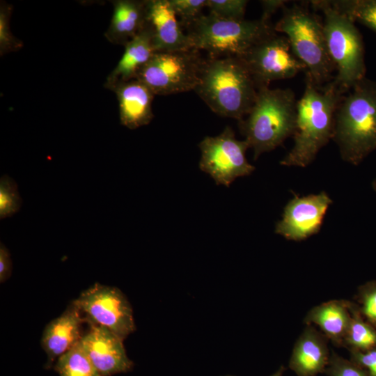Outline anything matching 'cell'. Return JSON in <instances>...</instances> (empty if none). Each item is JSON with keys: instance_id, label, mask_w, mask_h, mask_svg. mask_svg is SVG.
<instances>
[{"instance_id": "2", "label": "cell", "mask_w": 376, "mask_h": 376, "mask_svg": "<svg viewBox=\"0 0 376 376\" xmlns=\"http://www.w3.org/2000/svg\"><path fill=\"white\" fill-rule=\"evenodd\" d=\"M194 91L213 112L239 121L251 110L258 88L240 57L224 56L205 59Z\"/></svg>"}, {"instance_id": "23", "label": "cell", "mask_w": 376, "mask_h": 376, "mask_svg": "<svg viewBox=\"0 0 376 376\" xmlns=\"http://www.w3.org/2000/svg\"><path fill=\"white\" fill-rule=\"evenodd\" d=\"M330 2L352 22L362 24L376 33V0H334Z\"/></svg>"}, {"instance_id": "15", "label": "cell", "mask_w": 376, "mask_h": 376, "mask_svg": "<svg viewBox=\"0 0 376 376\" xmlns=\"http://www.w3.org/2000/svg\"><path fill=\"white\" fill-rule=\"evenodd\" d=\"M146 22L157 52L194 49L169 0H146Z\"/></svg>"}, {"instance_id": "16", "label": "cell", "mask_w": 376, "mask_h": 376, "mask_svg": "<svg viewBox=\"0 0 376 376\" xmlns=\"http://www.w3.org/2000/svg\"><path fill=\"white\" fill-rule=\"evenodd\" d=\"M111 91L118 100L122 125L135 130L151 122L154 117L152 103L155 95L144 83L134 79L117 84Z\"/></svg>"}, {"instance_id": "29", "label": "cell", "mask_w": 376, "mask_h": 376, "mask_svg": "<svg viewBox=\"0 0 376 376\" xmlns=\"http://www.w3.org/2000/svg\"><path fill=\"white\" fill-rule=\"evenodd\" d=\"M324 373L327 376H368L364 368L334 352H331Z\"/></svg>"}, {"instance_id": "20", "label": "cell", "mask_w": 376, "mask_h": 376, "mask_svg": "<svg viewBox=\"0 0 376 376\" xmlns=\"http://www.w3.org/2000/svg\"><path fill=\"white\" fill-rule=\"evenodd\" d=\"M350 302L334 299L315 306L307 313L304 322L315 324L334 345L342 347L351 319Z\"/></svg>"}, {"instance_id": "9", "label": "cell", "mask_w": 376, "mask_h": 376, "mask_svg": "<svg viewBox=\"0 0 376 376\" xmlns=\"http://www.w3.org/2000/svg\"><path fill=\"white\" fill-rule=\"evenodd\" d=\"M73 301L88 324L103 326L123 340L136 330L132 306L116 287L95 283Z\"/></svg>"}, {"instance_id": "17", "label": "cell", "mask_w": 376, "mask_h": 376, "mask_svg": "<svg viewBox=\"0 0 376 376\" xmlns=\"http://www.w3.org/2000/svg\"><path fill=\"white\" fill-rule=\"evenodd\" d=\"M328 339L314 327L307 324L296 340L288 366L297 376L324 373L330 354Z\"/></svg>"}, {"instance_id": "6", "label": "cell", "mask_w": 376, "mask_h": 376, "mask_svg": "<svg viewBox=\"0 0 376 376\" xmlns=\"http://www.w3.org/2000/svg\"><path fill=\"white\" fill-rule=\"evenodd\" d=\"M309 2L314 10L323 14L327 47L336 72L334 81L346 93L366 77L362 36L355 23L338 11L330 1Z\"/></svg>"}, {"instance_id": "3", "label": "cell", "mask_w": 376, "mask_h": 376, "mask_svg": "<svg viewBox=\"0 0 376 376\" xmlns=\"http://www.w3.org/2000/svg\"><path fill=\"white\" fill-rule=\"evenodd\" d=\"M332 140L342 159L353 165L376 149V81L366 77L344 95L336 111Z\"/></svg>"}, {"instance_id": "24", "label": "cell", "mask_w": 376, "mask_h": 376, "mask_svg": "<svg viewBox=\"0 0 376 376\" xmlns=\"http://www.w3.org/2000/svg\"><path fill=\"white\" fill-rule=\"evenodd\" d=\"M13 11L11 4L1 1L0 3V55L18 51L23 43L15 38L11 32L10 26V16Z\"/></svg>"}, {"instance_id": "10", "label": "cell", "mask_w": 376, "mask_h": 376, "mask_svg": "<svg viewBox=\"0 0 376 376\" xmlns=\"http://www.w3.org/2000/svg\"><path fill=\"white\" fill-rule=\"evenodd\" d=\"M198 147L201 152L199 168L217 185L229 187L236 178L249 175L255 170L246 157L248 143L237 140L228 126L217 136L205 137Z\"/></svg>"}, {"instance_id": "18", "label": "cell", "mask_w": 376, "mask_h": 376, "mask_svg": "<svg viewBox=\"0 0 376 376\" xmlns=\"http://www.w3.org/2000/svg\"><path fill=\"white\" fill-rule=\"evenodd\" d=\"M124 48L120 59L104 83V87L109 90L118 83L136 79L140 70L157 52L152 31L147 22L144 29Z\"/></svg>"}, {"instance_id": "32", "label": "cell", "mask_w": 376, "mask_h": 376, "mask_svg": "<svg viewBox=\"0 0 376 376\" xmlns=\"http://www.w3.org/2000/svg\"><path fill=\"white\" fill-rule=\"evenodd\" d=\"M260 4L263 9L262 19L266 21H270L271 17L279 9H282L287 3L288 1L284 0H263L260 1Z\"/></svg>"}, {"instance_id": "4", "label": "cell", "mask_w": 376, "mask_h": 376, "mask_svg": "<svg viewBox=\"0 0 376 376\" xmlns=\"http://www.w3.org/2000/svg\"><path fill=\"white\" fill-rule=\"evenodd\" d=\"M297 100L295 92L289 88H258L251 110L239 120L240 132L253 150L254 160L292 136Z\"/></svg>"}, {"instance_id": "14", "label": "cell", "mask_w": 376, "mask_h": 376, "mask_svg": "<svg viewBox=\"0 0 376 376\" xmlns=\"http://www.w3.org/2000/svg\"><path fill=\"white\" fill-rule=\"evenodd\" d=\"M78 306L72 301L58 317L50 321L45 327L40 340L41 347L47 354L46 369L82 338V324L85 323Z\"/></svg>"}, {"instance_id": "11", "label": "cell", "mask_w": 376, "mask_h": 376, "mask_svg": "<svg viewBox=\"0 0 376 376\" xmlns=\"http://www.w3.org/2000/svg\"><path fill=\"white\" fill-rule=\"evenodd\" d=\"M240 58L249 68L257 88L306 71V66L292 52L287 37L276 32L258 42Z\"/></svg>"}, {"instance_id": "8", "label": "cell", "mask_w": 376, "mask_h": 376, "mask_svg": "<svg viewBox=\"0 0 376 376\" xmlns=\"http://www.w3.org/2000/svg\"><path fill=\"white\" fill-rule=\"evenodd\" d=\"M199 52L196 49L157 52L136 79L144 83L155 95L194 91L205 61Z\"/></svg>"}, {"instance_id": "7", "label": "cell", "mask_w": 376, "mask_h": 376, "mask_svg": "<svg viewBox=\"0 0 376 376\" xmlns=\"http://www.w3.org/2000/svg\"><path fill=\"white\" fill-rule=\"evenodd\" d=\"M192 47L210 57L244 56L253 45L274 33V25L258 19H226L211 13L202 15L189 26Z\"/></svg>"}, {"instance_id": "21", "label": "cell", "mask_w": 376, "mask_h": 376, "mask_svg": "<svg viewBox=\"0 0 376 376\" xmlns=\"http://www.w3.org/2000/svg\"><path fill=\"white\" fill-rule=\"evenodd\" d=\"M350 311L351 319L343 347L359 352L376 347V329L363 318L357 304L350 301Z\"/></svg>"}, {"instance_id": "12", "label": "cell", "mask_w": 376, "mask_h": 376, "mask_svg": "<svg viewBox=\"0 0 376 376\" xmlns=\"http://www.w3.org/2000/svg\"><path fill=\"white\" fill-rule=\"evenodd\" d=\"M332 203L324 191L305 196H294L284 207L275 233L289 240L301 241L317 234Z\"/></svg>"}, {"instance_id": "5", "label": "cell", "mask_w": 376, "mask_h": 376, "mask_svg": "<svg viewBox=\"0 0 376 376\" xmlns=\"http://www.w3.org/2000/svg\"><path fill=\"white\" fill-rule=\"evenodd\" d=\"M274 31L285 36L294 54L304 63L307 74L318 86L334 79L335 66L328 53L323 20L309 1L285 5Z\"/></svg>"}, {"instance_id": "33", "label": "cell", "mask_w": 376, "mask_h": 376, "mask_svg": "<svg viewBox=\"0 0 376 376\" xmlns=\"http://www.w3.org/2000/svg\"><path fill=\"white\" fill-rule=\"evenodd\" d=\"M284 371H285V368L283 366H281L280 368L271 376H283ZM225 376H233V375H225Z\"/></svg>"}, {"instance_id": "25", "label": "cell", "mask_w": 376, "mask_h": 376, "mask_svg": "<svg viewBox=\"0 0 376 376\" xmlns=\"http://www.w3.org/2000/svg\"><path fill=\"white\" fill-rule=\"evenodd\" d=\"M22 199L16 182L5 175L0 180V218L11 217L19 211Z\"/></svg>"}, {"instance_id": "26", "label": "cell", "mask_w": 376, "mask_h": 376, "mask_svg": "<svg viewBox=\"0 0 376 376\" xmlns=\"http://www.w3.org/2000/svg\"><path fill=\"white\" fill-rule=\"evenodd\" d=\"M246 0H207V6L210 13L219 17L231 19H244L246 6Z\"/></svg>"}, {"instance_id": "19", "label": "cell", "mask_w": 376, "mask_h": 376, "mask_svg": "<svg viewBox=\"0 0 376 376\" xmlns=\"http://www.w3.org/2000/svg\"><path fill=\"white\" fill-rule=\"evenodd\" d=\"M112 17L104 33L112 44L125 46L146 25V0H115Z\"/></svg>"}, {"instance_id": "31", "label": "cell", "mask_w": 376, "mask_h": 376, "mask_svg": "<svg viewBox=\"0 0 376 376\" xmlns=\"http://www.w3.org/2000/svg\"><path fill=\"white\" fill-rule=\"evenodd\" d=\"M12 260L9 250L1 242L0 245V283L6 281L12 274Z\"/></svg>"}, {"instance_id": "30", "label": "cell", "mask_w": 376, "mask_h": 376, "mask_svg": "<svg viewBox=\"0 0 376 376\" xmlns=\"http://www.w3.org/2000/svg\"><path fill=\"white\" fill-rule=\"evenodd\" d=\"M349 352L350 360L364 368L368 376H376V347L365 352Z\"/></svg>"}, {"instance_id": "22", "label": "cell", "mask_w": 376, "mask_h": 376, "mask_svg": "<svg viewBox=\"0 0 376 376\" xmlns=\"http://www.w3.org/2000/svg\"><path fill=\"white\" fill-rule=\"evenodd\" d=\"M53 368L59 376H102L91 362L80 341L58 357Z\"/></svg>"}, {"instance_id": "28", "label": "cell", "mask_w": 376, "mask_h": 376, "mask_svg": "<svg viewBox=\"0 0 376 376\" xmlns=\"http://www.w3.org/2000/svg\"><path fill=\"white\" fill-rule=\"evenodd\" d=\"M182 26H189L202 15L207 0H169Z\"/></svg>"}, {"instance_id": "13", "label": "cell", "mask_w": 376, "mask_h": 376, "mask_svg": "<svg viewBox=\"0 0 376 376\" xmlns=\"http://www.w3.org/2000/svg\"><path fill=\"white\" fill-rule=\"evenodd\" d=\"M88 326L80 343L99 373L111 376L131 371L134 363L127 355L123 340L103 326Z\"/></svg>"}, {"instance_id": "1", "label": "cell", "mask_w": 376, "mask_h": 376, "mask_svg": "<svg viewBox=\"0 0 376 376\" xmlns=\"http://www.w3.org/2000/svg\"><path fill=\"white\" fill-rule=\"evenodd\" d=\"M345 94L334 79L320 86L306 74L304 91L297 104L293 146L281 165L304 168L313 162L332 140L336 111Z\"/></svg>"}, {"instance_id": "34", "label": "cell", "mask_w": 376, "mask_h": 376, "mask_svg": "<svg viewBox=\"0 0 376 376\" xmlns=\"http://www.w3.org/2000/svg\"><path fill=\"white\" fill-rule=\"evenodd\" d=\"M373 188L376 191V180L373 183Z\"/></svg>"}, {"instance_id": "27", "label": "cell", "mask_w": 376, "mask_h": 376, "mask_svg": "<svg viewBox=\"0 0 376 376\" xmlns=\"http://www.w3.org/2000/svg\"><path fill=\"white\" fill-rule=\"evenodd\" d=\"M357 300L361 315L376 329V281L361 285L357 290Z\"/></svg>"}]
</instances>
